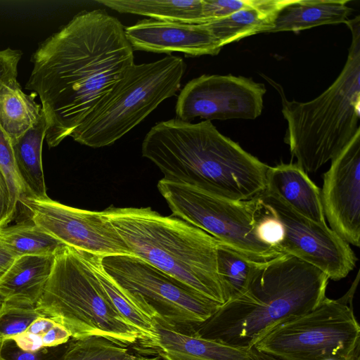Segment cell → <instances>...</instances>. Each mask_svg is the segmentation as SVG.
Wrapping results in <instances>:
<instances>
[{"label":"cell","mask_w":360,"mask_h":360,"mask_svg":"<svg viewBox=\"0 0 360 360\" xmlns=\"http://www.w3.org/2000/svg\"><path fill=\"white\" fill-rule=\"evenodd\" d=\"M176 325L156 315L153 321L154 336L136 340L133 347L140 354L155 355L158 360H250L248 349L203 338L191 325Z\"/></svg>","instance_id":"9a60e30c"},{"label":"cell","mask_w":360,"mask_h":360,"mask_svg":"<svg viewBox=\"0 0 360 360\" xmlns=\"http://www.w3.org/2000/svg\"><path fill=\"white\" fill-rule=\"evenodd\" d=\"M41 316L34 306L4 302L0 307V341L24 333Z\"/></svg>","instance_id":"83f0119b"},{"label":"cell","mask_w":360,"mask_h":360,"mask_svg":"<svg viewBox=\"0 0 360 360\" xmlns=\"http://www.w3.org/2000/svg\"><path fill=\"white\" fill-rule=\"evenodd\" d=\"M37 94L22 91L17 79L0 89V127L12 143L35 124L44 113L35 101Z\"/></svg>","instance_id":"603a6c76"},{"label":"cell","mask_w":360,"mask_h":360,"mask_svg":"<svg viewBox=\"0 0 360 360\" xmlns=\"http://www.w3.org/2000/svg\"><path fill=\"white\" fill-rule=\"evenodd\" d=\"M101 264L120 285L169 323L199 325L221 306L135 255L103 257Z\"/></svg>","instance_id":"30bf717a"},{"label":"cell","mask_w":360,"mask_h":360,"mask_svg":"<svg viewBox=\"0 0 360 360\" xmlns=\"http://www.w3.org/2000/svg\"><path fill=\"white\" fill-rule=\"evenodd\" d=\"M261 263L252 261L219 243L217 250V271L227 301L245 290L253 273Z\"/></svg>","instance_id":"484cf974"},{"label":"cell","mask_w":360,"mask_h":360,"mask_svg":"<svg viewBox=\"0 0 360 360\" xmlns=\"http://www.w3.org/2000/svg\"><path fill=\"white\" fill-rule=\"evenodd\" d=\"M121 13L149 17L150 19L191 24H205L202 0H98Z\"/></svg>","instance_id":"cb8c5ba5"},{"label":"cell","mask_w":360,"mask_h":360,"mask_svg":"<svg viewBox=\"0 0 360 360\" xmlns=\"http://www.w3.org/2000/svg\"><path fill=\"white\" fill-rule=\"evenodd\" d=\"M185 70L184 60L172 55L134 64L70 137L94 148L113 144L179 90Z\"/></svg>","instance_id":"52a82bcc"},{"label":"cell","mask_w":360,"mask_h":360,"mask_svg":"<svg viewBox=\"0 0 360 360\" xmlns=\"http://www.w3.org/2000/svg\"><path fill=\"white\" fill-rule=\"evenodd\" d=\"M44 112L24 134L11 143L16 169L26 195L46 197L41 150L46 136Z\"/></svg>","instance_id":"7402d4cb"},{"label":"cell","mask_w":360,"mask_h":360,"mask_svg":"<svg viewBox=\"0 0 360 360\" xmlns=\"http://www.w3.org/2000/svg\"><path fill=\"white\" fill-rule=\"evenodd\" d=\"M56 255L16 257L0 277L4 302L35 307L51 276Z\"/></svg>","instance_id":"ac0fdd59"},{"label":"cell","mask_w":360,"mask_h":360,"mask_svg":"<svg viewBox=\"0 0 360 360\" xmlns=\"http://www.w3.org/2000/svg\"><path fill=\"white\" fill-rule=\"evenodd\" d=\"M25 85L40 98L49 148L71 136L134 63L116 18L96 9L79 13L33 53Z\"/></svg>","instance_id":"6da1fadb"},{"label":"cell","mask_w":360,"mask_h":360,"mask_svg":"<svg viewBox=\"0 0 360 360\" xmlns=\"http://www.w3.org/2000/svg\"><path fill=\"white\" fill-rule=\"evenodd\" d=\"M158 188L173 216L250 259L265 262L284 254L257 237L256 225L262 207L258 196L249 200H232L163 179L158 181Z\"/></svg>","instance_id":"9c48e42d"},{"label":"cell","mask_w":360,"mask_h":360,"mask_svg":"<svg viewBox=\"0 0 360 360\" xmlns=\"http://www.w3.org/2000/svg\"><path fill=\"white\" fill-rule=\"evenodd\" d=\"M258 198L283 226L279 248L284 254L317 268L333 281L345 278L355 268L358 259L350 245L327 225L299 214L266 191Z\"/></svg>","instance_id":"7c38bea8"},{"label":"cell","mask_w":360,"mask_h":360,"mask_svg":"<svg viewBox=\"0 0 360 360\" xmlns=\"http://www.w3.org/2000/svg\"><path fill=\"white\" fill-rule=\"evenodd\" d=\"M141 152L167 181L236 201L253 199L266 190L269 166L221 134L211 121L160 122L145 136Z\"/></svg>","instance_id":"7a4b0ae2"},{"label":"cell","mask_w":360,"mask_h":360,"mask_svg":"<svg viewBox=\"0 0 360 360\" xmlns=\"http://www.w3.org/2000/svg\"><path fill=\"white\" fill-rule=\"evenodd\" d=\"M266 191L275 195L305 218L327 225L319 188L296 163L270 167L266 173Z\"/></svg>","instance_id":"e0dca14e"},{"label":"cell","mask_w":360,"mask_h":360,"mask_svg":"<svg viewBox=\"0 0 360 360\" xmlns=\"http://www.w3.org/2000/svg\"><path fill=\"white\" fill-rule=\"evenodd\" d=\"M68 342L56 347L29 352L19 348L12 339H4L0 341V360H63Z\"/></svg>","instance_id":"f546056e"},{"label":"cell","mask_w":360,"mask_h":360,"mask_svg":"<svg viewBox=\"0 0 360 360\" xmlns=\"http://www.w3.org/2000/svg\"><path fill=\"white\" fill-rule=\"evenodd\" d=\"M16 257L10 251L0 236V277L8 269Z\"/></svg>","instance_id":"74e56055"},{"label":"cell","mask_w":360,"mask_h":360,"mask_svg":"<svg viewBox=\"0 0 360 360\" xmlns=\"http://www.w3.org/2000/svg\"><path fill=\"white\" fill-rule=\"evenodd\" d=\"M290 0H257L249 7L204 25L223 47L224 45L256 34L267 33L276 17Z\"/></svg>","instance_id":"d6986e66"},{"label":"cell","mask_w":360,"mask_h":360,"mask_svg":"<svg viewBox=\"0 0 360 360\" xmlns=\"http://www.w3.org/2000/svg\"><path fill=\"white\" fill-rule=\"evenodd\" d=\"M44 347H52L65 344L71 339L69 330L56 323L48 332L41 335Z\"/></svg>","instance_id":"e575fe53"},{"label":"cell","mask_w":360,"mask_h":360,"mask_svg":"<svg viewBox=\"0 0 360 360\" xmlns=\"http://www.w3.org/2000/svg\"><path fill=\"white\" fill-rule=\"evenodd\" d=\"M103 212L134 255L220 305L227 302L217 271L219 241L150 207H110Z\"/></svg>","instance_id":"277c9868"},{"label":"cell","mask_w":360,"mask_h":360,"mask_svg":"<svg viewBox=\"0 0 360 360\" xmlns=\"http://www.w3.org/2000/svg\"><path fill=\"white\" fill-rule=\"evenodd\" d=\"M28 219L66 246L101 257L134 255L104 212L70 207L48 196L25 195L18 205Z\"/></svg>","instance_id":"8fae6325"},{"label":"cell","mask_w":360,"mask_h":360,"mask_svg":"<svg viewBox=\"0 0 360 360\" xmlns=\"http://www.w3.org/2000/svg\"><path fill=\"white\" fill-rule=\"evenodd\" d=\"M10 338L15 342L19 348L25 351L36 352L44 347L41 335H34L27 331Z\"/></svg>","instance_id":"d590c367"},{"label":"cell","mask_w":360,"mask_h":360,"mask_svg":"<svg viewBox=\"0 0 360 360\" xmlns=\"http://www.w3.org/2000/svg\"><path fill=\"white\" fill-rule=\"evenodd\" d=\"M22 55L20 50L10 48L0 51V89L4 84L17 79L18 65Z\"/></svg>","instance_id":"d6a6232c"},{"label":"cell","mask_w":360,"mask_h":360,"mask_svg":"<svg viewBox=\"0 0 360 360\" xmlns=\"http://www.w3.org/2000/svg\"><path fill=\"white\" fill-rule=\"evenodd\" d=\"M349 0H290L278 11L267 33L300 32L323 25L345 23L352 12Z\"/></svg>","instance_id":"ffe728a7"},{"label":"cell","mask_w":360,"mask_h":360,"mask_svg":"<svg viewBox=\"0 0 360 360\" xmlns=\"http://www.w3.org/2000/svg\"><path fill=\"white\" fill-rule=\"evenodd\" d=\"M4 298L3 297V296L0 294V307H1V305L3 304V303L4 302Z\"/></svg>","instance_id":"ab89813d"},{"label":"cell","mask_w":360,"mask_h":360,"mask_svg":"<svg viewBox=\"0 0 360 360\" xmlns=\"http://www.w3.org/2000/svg\"><path fill=\"white\" fill-rule=\"evenodd\" d=\"M248 352L250 360H284L272 354L258 350L254 347L248 349Z\"/></svg>","instance_id":"f35d334b"},{"label":"cell","mask_w":360,"mask_h":360,"mask_svg":"<svg viewBox=\"0 0 360 360\" xmlns=\"http://www.w3.org/2000/svg\"><path fill=\"white\" fill-rule=\"evenodd\" d=\"M0 236L16 257L56 255L66 246L29 219L1 229Z\"/></svg>","instance_id":"d4e9b609"},{"label":"cell","mask_w":360,"mask_h":360,"mask_svg":"<svg viewBox=\"0 0 360 360\" xmlns=\"http://www.w3.org/2000/svg\"><path fill=\"white\" fill-rule=\"evenodd\" d=\"M257 0H202V15L206 22L226 17L251 6Z\"/></svg>","instance_id":"1f68e13d"},{"label":"cell","mask_w":360,"mask_h":360,"mask_svg":"<svg viewBox=\"0 0 360 360\" xmlns=\"http://www.w3.org/2000/svg\"><path fill=\"white\" fill-rule=\"evenodd\" d=\"M325 360H338V359H326Z\"/></svg>","instance_id":"60d3db41"},{"label":"cell","mask_w":360,"mask_h":360,"mask_svg":"<svg viewBox=\"0 0 360 360\" xmlns=\"http://www.w3.org/2000/svg\"><path fill=\"white\" fill-rule=\"evenodd\" d=\"M0 168L8 181L11 195L12 208L16 214L19 200L26 195V193L16 169L11 143L1 127Z\"/></svg>","instance_id":"f1b7e54d"},{"label":"cell","mask_w":360,"mask_h":360,"mask_svg":"<svg viewBox=\"0 0 360 360\" xmlns=\"http://www.w3.org/2000/svg\"><path fill=\"white\" fill-rule=\"evenodd\" d=\"M158 356L136 355L100 336L71 339L63 360H158Z\"/></svg>","instance_id":"4316f807"},{"label":"cell","mask_w":360,"mask_h":360,"mask_svg":"<svg viewBox=\"0 0 360 360\" xmlns=\"http://www.w3.org/2000/svg\"><path fill=\"white\" fill-rule=\"evenodd\" d=\"M359 277L342 297L268 328L252 347L284 360H360V326L352 300Z\"/></svg>","instance_id":"ba28073f"},{"label":"cell","mask_w":360,"mask_h":360,"mask_svg":"<svg viewBox=\"0 0 360 360\" xmlns=\"http://www.w3.org/2000/svg\"><path fill=\"white\" fill-rule=\"evenodd\" d=\"M133 50L181 52L186 56H216L222 46L204 24L144 19L124 28Z\"/></svg>","instance_id":"2e32d148"},{"label":"cell","mask_w":360,"mask_h":360,"mask_svg":"<svg viewBox=\"0 0 360 360\" xmlns=\"http://www.w3.org/2000/svg\"><path fill=\"white\" fill-rule=\"evenodd\" d=\"M329 278L317 268L288 254L261 263L245 290L227 301L195 333L248 349L270 327L302 315L326 297Z\"/></svg>","instance_id":"3957f363"},{"label":"cell","mask_w":360,"mask_h":360,"mask_svg":"<svg viewBox=\"0 0 360 360\" xmlns=\"http://www.w3.org/2000/svg\"><path fill=\"white\" fill-rule=\"evenodd\" d=\"M15 215L9 185L0 168V229L8 225Z\"/></svg>","instance_id":"836d02e7"},{"label":"cell","mask_w":360,"mask_h":360,"mask_svg":"<svg viewBox=\"0 0 360 360\" xmlns=\"http://www.w3.org/2000/svg\"><path fill=\"white\" fill-rule=\"evenodd\" d=\"M264 84L232 75H202L188 82L176 103V118L191 122L195 117L211 121L255 120L263 109Z\"/></svg>","instance_id":"4fadbf2b"},{"label":"cell","mask_w":360,"mask_h":360,"mask_svg":"<svg viewBox=\"0 0 360 360\" xmlns=\"http://www.w3.org/2000/svg\"><path fill=\"white\" fill-rule=\"evenodd\" d=\"M325 218L348 244L360 246V131L331 161L321 191Z\"/></svg>","instance_id":"5bb4252c"},{"label":"cell","mask_w":360,"mask_h":360,"mask_svg":"<svg viewBox=\"0 0 360 360\" xmlns=\"http://www.w3.org/2000/svg\"><path fill=\"white\" fill-rule=\"evenodd\" d=\"M83 252V251H82ZM103 292L117 312L139 333L137 340L153 338V321L157 313L120 285L103 268L101 256L83 252Z\"/></svg>","instance_id":"44dd1931"},{"label":"cell","mask_w":360,"mask_h":360,"mask_svg":"<svg viewBox=\"0 0 360 360\" xmlns=\"http://www.w3.org/2000/svg\"><path fill=\"white\" fill-rule=\"evenodd\" d=\"M262 205L256 225L257 237L262 243L279 248V245L284 238L283 226L281 221L271 214L262 203Z\"/></svg>","instance_id":"4dcf8cb0"},{"label":"cell","mask_w":360,"mask_h":360,"mask_svg":"<svg viewBox=\"0 0 360 360\" xmlns=\"http://www.w3.org/2000/svg\"><path fill=\"white\" fill-rule=\"evenodd\" d=\"M35 309L66 328L73 339L100 336L127 347L140 337L110 302L84 252L68 246L56 254Z\"/></svg>","instance_id":"8992f818"},{"label":"cell","mask_w":360,"mask_h":360,"mask_svg":"<svg viewBox=\"0 0 360 360\" xmlns=\"http://www.w3.org/2000/svg\"><path fill=\"white\" fill-rule=\"evenodd\" d=\"M56 322L46 316H39L36 319L27 329V332L41 335L48 332Z\"/></svg>","instance_id":"8d00e7d4"},{"label":"cell","mask_w":360,"mask_h":360,"mask_svg":"<svg viewBox=\"0 0 360 360\" xmlns=\"http://www.w3.org/2000/svg\"><path fill=\"white\" fill-rule=\"evenodd\" d=\"M352 33L345 64L334 82L307 102L288 101L280 85L282 114L287 122L284 141L306 173L332 161L360 131V17L345 22Z\"/></svg>","instance_id":"5b68a950"}]
</instances>
